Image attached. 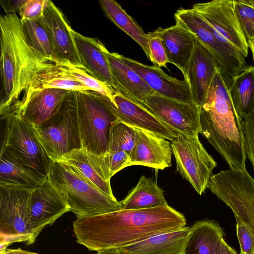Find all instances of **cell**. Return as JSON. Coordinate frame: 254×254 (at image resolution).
Instances as JSON below:
<instances>
[{"mask_svg":"<svg viewBox=\"0 0 254 254\" xmlns=\"http://www.w3.org/2000/svg\"><path fill=\"white\" fill-rule=\"evenodd\" d=\"M186 224L183 214L167 205L76 218L73 228L77 243L99 252L178 230Z\"/></svg>","mask_w":254,"mask_h":254,"instance_id":"obj_1","label":"cell"},{"mask_svg":"<svg viewBox=\"0 0 254 254\" xmlns=\"http://www.w3.org/2000/svg\"><path fill=\"white\" fill-rule=\"evenodd\" d=\"M0 115L3 118L20 100L38 72L57 63L41 55L27 41L17 14L1 15Z\"/></svg>","mask_w":254,"mask_h":254,"instance_id":"obj_2","label":"cell"},{"mask_svg":"<svg viewBox=\"0 0 254 254\" xmlns=\"http://www.w3.org/2000/svg\"><path fill=\"white\" fill-rule=\"evenodd\" d=\"M230 80L219 70L200 107V133L226 162L230 169H245L247 156L242 122L232 103Z\"/></svg>","mask_w":254,"mask_h":254,"instance_id":"obj_3","label":"cell"},{"mask_svg":"<svg viewBox=\"0 0 254 254\" xmlns=\"http://www.w3.org/2000/svg\"><path fill=\"white\" fill-rule=\"evenodd\" d=\"M62 191L76 218L93 216L122 209L120 201L99 189L74 166L54 162L49 175Z\"/></svg>","mask_w":254,"mask_h":254,"instance_id":"obj_4","label":"cell"},{"mask_svg":"<svg viewBox=\"0 0 254 254\" xmlns=\"http://www.w3.org/2000/svg\"><path fill=\"white\" fill-rule=\"evenodd\" d=\"M5 120L1 149L33 174L46 180L54 161L37 137L33 126L15 112Z\"/></svg>","mask_w":254,"mask_h":254,"instance_id":"obj_5","label":"cell"},{"mask_svg":"<svg viewBox=\"0 0 254 254\" xmlns=\"http://www.w3.org/2000/svg\"><path fill=\"white\" fill-rule=\"evenodd\" d=\"M33 127L37 137L54 162L61 161L65 154L81 148L77 91H69L59 111L41 125Z\"/></svg>","mask_w":254,"mask_h":254,"instance_id":"obj_6","label":"cell"},{"mask_svg":"<svg viewBox=\"0 0 254 254\" xmlns=\"http://www.w3.org/2000/svg\"><path fill=\"white\" fill-rule=\"evenodd\" d=\"M77 105L82 148L97 156L105 154L110 128L118 119L103 95L92 90L77 91Z\"/></svg>","mask_w":254,"mask_h":254,"instance_id":"obj_7","label":"cell"},{"mask_svg":"<svg viewBox=\"0 0 254 254\" xmlns=\"http://www.w3.org/2000/svg\"><path fill=\"white\" fill-rule=\"evenodd\" d=\"M33 189L0 185V251L12 243L35 241L30 225Z\"/></svg>","mask_w":254,"mask_h":254,"instance_id":"obj_8","label":"cell"},{"mask_svg":"<svg viewBox=\"0 0 254 254\" xmlns=\"http://www.w3.org/2000/svg\"><path fill=\"white\" fill-rule=\"evenodd\" d=\"M208 189L231 209L254 238V179L247 169H229L213 174Z\"/></svg>","mask_w":254,"mask_h":254,"instance_id":"obj_9","label":"cell"},{"mask_svg":"<svg viewBox=\"0 0 254 254\" xmlns=\"http://www.w3.org/2000/svg\"><path fill=\"white\" fill-rule=\"evenodd\" d=\"M171 146L177 171L201 195L208 189L217 163L200 141L198 135L178 133Z\"/></svg>","mask_w":254,"mask_h":254,"instance_id":"obj_10","label":"cell"},{"mask_svg":"<svg viewBox=\"0 0 254 254\" xmlns=\"http://www.w3.org/2000/svg\"><path fill=\"white\" fill-rule=\"evenodd\" d=\"M176 23L193 33L213 57L222 74L231 80L249 66L240 53L219 40L193 8H181L174 14Z\"/></svg>","mask_w":254,"mask_h":254,"instance_id":"obj_11","label":"cell"},{"mask_svg":"<svg viewBox=\"0 0 254 254\" xmlns=\"http://www.w3.org/2000/svg\"><path fill=\"white\" fill-rule=\"evenodd\" d=\"M193 8L220 41L242 54L249 53V44L237 17L234 0H213L194 3Z\"/></svg>","mask_w":254,"mask_h":254,"instance_id":"obj_12","label":"cell"},{"mask_svg":"<svg viewBox=\"0 0 254 254\" xmlns=\"http://www.w3.org/2000/svg\"><path fill=\"white\" fill-rule=\"evenodd\" d=\"M136 103L178 133L188 136L200 133V107L196 104L181 102L155 92L148 96L144 101Z\"/></svg>","mask_w":254,"mask_h":254,"instance_id":"obj_13","label":"cell"},{"mask_svg":"<svg viewBox=\"0 0 254 254\" xmlns=\"http://www.w3.org/2000/svg\"><path fill=\"white\" fill-rule=\"evenodd\" d=\"M68 211L70 207L64 195L49 175L32 192L30 225L34 240L45 227Z\"/></svg>","mask_w":254,"mask_h":254,"instance_id":"obj_14","label":"cell"},{"mask_svg":"<svg viewBox=\"0 0 254 254\" xmlns=\"http://www.w3.org/2000/svg\"><path fill=\"white\" fill-rule=\"evenodd\" d=\"M103 99L116 117L126 124L171 141L177 138L176 131L135 102L117 93L112 102L105 96Z\"/></svg>","mask_w":254,"mask_h":254,"instance_id":"obj_15","label":"cell"},{"mask_svg":"<svg viewBox=\"0 0 254 254\" xmlns=\"http://www.w3.org/2000/svg\"><path fill=\"white\" fill-rule=\"evenodd\" d=\"M68 92L52 88L28 90L8 113H17L32 126L38 127L59 111Z\"/></svg>","mask_w":254,"mask_h":254,"instance_id":"obj_16","label":"cell"},{"mask_svg":"<svg viewBox=\"0 0 254 254\" xmlns=\"http://www.w3.org/2000/svg\"><path fill=\"white\" fill-rule=\"evenodd\" d=\"M39 20L50 34L57 63L68 62L84 70L71 33L72 29L52 1L48 0L43 15Z\"/></svg>","mask_w":254,"mask_h":254,"instance_id":"obj_17","label":"cell"},{"mask_svg":"<svg viewBox=\"0 0 254 254\" xmlns=\"http://www.w3.org/2000/svg\"><path fill=\"white\" fill-rule=\"evenodd\" d=\"M120 57L154 92L181 102L195 104L186 78L181 80L168 75L159 66L144 64L120 54Z\"/></svg>","mask_w":254,"mask_h":254,"instance_id":"obj_18","label":"cell"},{"mask_svg":"<svg viewBox=\"0 0 254 254\" xmlns=\"http://www.w3.org/2000/svg\"><path fill=\"white\" fill-rule=\"evenodd\" d=\"M219 70L213 57L196 39L184 76L188 82L194 103L199 107L204 102L211 82Z\"/></svg>","mask_w":254,"mask_h":254,"instance_id":"obj_19","label":"cell"},{"mask_svg":"<svg viewBox=\"0 0 254 254\" xmlns=\"http://www.w3.org/2000/svg\"><path fill=\"white\" fill-rule=\"evenodd\" d=\"M132 127L135 139L129 155L130 166H144L159 170L170 167L172 154L171 143L145 130Z\"/></svg>","mask_w":254,"mask_h":254,"instance_id":"obj_20","label":"cell"},{"mask_svg":"<svg viewBox=\"0 0 254 254\" xmlns=\"http://www.w3.org/2000/svg\"><path fill=\"white\" fill-rule=\"evenodd\" d=\"M71 33L84 70L114 89L107 48L98 39L86 37L73 29Z\"/></svg>","mask_w":254,"mask_h":254,"instance_id":"obj_21","label":"cell"},{"mask_svg":"<svg viewBox=\"0 0 254 254\" xmlns=\"http://www.w3.org/2000/svg\"><path fill=\"white\" fill-rule=\"evenodd\" d=\"M191 227L156 235L117 249L121 254H184Z\"/></svg>","mask_w":254,"mask_h":254,"instance_id":"obj_22","label":"cell"},{"mask_svg":"<svg viewBox=\"0 0 254 254\" xmlns=\"http://www.w3.org/2000/svg\"><path fill=\"white\" fill-rule=\"evenodd\" d=\"M116 93L136 102H142L154 91L121 59L120 54L106 52Z\"/></svg>","mask_w":254,"mask_h":254,"instance_id":"obj_23","label":"cell"},{"mask_svg":"<svg viewBox=\"0 0 254 254\" xmlns=\"http://www.w3.org/2000/svg\"><path fill=\"white\" fill-rule=\"evenodd\" d=\"M168 63L176 66L183 75L196 42L195 35L178 24L157 28Z\"/></svg>","mask_w":254,"mask_h":254,"instance_id":"obj_24","label":"cell"},{"mask_svg":"<svg viewBox=\"0 0 254 254\" xmlns=\"http://www.w3.org/2000/svg\"><path fill=\"white\" fill-rule=\"evenodd\" d=\"M185 248L184 254H217L225 233L215 220L196 221Z\"/></svg>","mask_w":254,"mask_h":254,"instance_id":"obj_25","label":"cell"},{"mask_svg":"<svg viewBox=\"0 0 254 254\" xmlns=\"http://www.w3.org/2000/svg\"><path fill=\"white\" fill-rule=\"evenodd\" d=\"M122 209L133 210L168 205L164 191L152 179L141 176L137 185L120 201Z\"/></svg>","mask_w":254,"mask_h":254,"instance_id":"obj_26","label":"cell"},{"mask_svg":"<svg viewBox=\"0 0 254 254\" xmlns=\"http://www.w3.org/2000/svg\"><path fill=\"white\" fill-rule=\"evenodd\" d=\"M77 168L92 183L112 197L113 194L110 181L103 174L97 155L83 148L74 149L65 154L61 161Z\"/></svg>","mask_w":254,"mask_h":254,"instance_id":"obj_27","label":"cell"},{"mask_svg":"<svg viewBox=\"0 0 254 254\" xmlns=\"http://www.w3.org/2000/svg\"><path fill=\"white\" fill-rule=\"evenodd\" d=\"M229 93L242 124L244 117L254 107V66L249 65L231 80Z\"/></svg>","mask_w":254,"mask_h":254,"instance_id":"obj_28","label":"cell"},{"mask_svg":"<svg viewBox=\"0 0 254 254\" xmlns=\"http://www.w3.org/2000/svg\"><path fill=\"white\" fill-rule=\"evenodd\" d=\"M100 5L107 17L134 40L150 60L148 37L142 28L114 0H100Z\"/></svg>","mask_w":254,"mask_h":254,"instance_id":"obj_29","label":"cell"},{"mask_svg":"<svg viewBox=\"0 0 254 254\" xmlns=\"http://www.w3.org/2000/svg\"><path fill=\"white\" fill-rule=\"evenodd\" d=\"M45 180L25 168L1 149L0 185L33 189Z\"/></svg>","mask_w":254,"mask_h":254,"instance_id":"obj_30","label":"cell"},{"mask_svg":"<svg viewBox=\"0 0 254 254\" xmlns=\"http://www.w3.org/2000/svg\"><path fill=\"white\" fill-rule=\"evenodd\" d=\"M49 88L76 91L90 90L58 64L37 73L27 91Z\"/></svg>","mask_w":254,"mask_h":254,"instance_id":"obj_31","label":"cell"},{"mask_svg":"<svg viewBox=\"0 0 254 254\" xmlns=\"http://www.w3.org/2000/svg\"><path fill=\"white\" fill-rule=\"evenodd\" d=\"M21 21L29 45L41 55L56 62L52 39L44 25L39 20Z\"/></svg>","mask_w":254,"mask_h":254,"instance_id":"obj_32","label":"cell"},{"mask_svg":"<svg viewBox=\"0 0 254 254\" xmlns=\"http://www.w3.org/2000/svg\"><path fill=\"white\" fill-rule=\"evenodd\" d=\"M135 139L132 127L117 119L110 128L107 151H124L129 155L134 145Z\"/></svg>","mask_w":254,"mask_h":254,"instance_id":"obj_33","label":"cell"},{"mask_svg":"<svg viewBox=\"0 0 254 254\" xmlns=\"http://www.w3.org/2000/svg\"><path fill=\"white\" fill-rule=\"evenodd\" d=\"M57 64L90 90L105 96L112 101L113 97L116 92L111 86L99 80L85 70L77 67L68 62H61Z\"/></svg>","mask_w":254,"mask_h":254,"instance_id":"obj_34","label":"cell"},{"mask_svg":"<svg viewBox=\"0 0 254 254\" xmlns=\"http://www.w3.org/2000/svg\"><path fill=\"white\" fill-rule=\"evenodd\" d=\"M97 158L106 179L110 182L115 174L130 166L129 155L124 151H107Z\"/></svg>","mask_w":254,"mask_h":254,"instance_id":"obj_35","label":"cell"},{"mask_svg":"<svg viewBox=\"0 0 254 254\" xmlns=\"http://www.w3.org/2000/svg\"><path fill=\"white\" fill-rule=\"evenodd\" d=\"M237 17L248 43L254 39V7L248 0H234Z\"/></svg>","mask_w":254,"mask_h":254,"instance_id":"obj_36","label":"cell"},{"mask_svg":"<svg viewBox=\"0 0 254 254\" xmlns=\"http://www.w3.org/2000/svg\"><path fill=\"white\" fill-rule=\"evenodd\" d=\"M147 35L150 53V60L154 66L166 67L168 63V59L158 31L156 30Z\"/></svg>","mask_w":254,"mask_h":254,"instance_id":"obj_37","label":"cell"},{"mask_svg":"<svg viewBox=\"0 0 254 254\" xmlns=\"http://www.w3.org/2000/svg\"><path fill=\"white\" fill-rule=\"evenodd\" d=\"M242 128L247 158L251 163L254 171V107L244 117Z\"/></svg>","mask_w":254,"mask_h":254,"instance_id":"obj_38","label":"cell"},{"mask_svg":"<svg viewBox=\"0 0 254 254\" xmlns=\"http://www.w3.org/2000/svg\"><path fill=\"white\" fill-rule=\"evenodd\" d=\"M48 0H26L19 13L21 20H36L43 16Z\"/></svg>","mask_w":254,"mask_h":254,"instance_id":"obj_39","label":"cell"},{"mask_svg":"<svg viewBox=\"0 0 254 254\" xmlns=\"http://www.w3.org/2000/svg\"><path fill=\"white\" fill-rule=\"evenodd\" d=\"M236 233L240 246V254H254V238L246 225L238 218Z\"/></svg>","mask_w":254,"mask_h":254,"instance_id":"obj_40","label":"cell"},{"mask_svg":"<svg viewBox=\"0 0 254 254\" xmlns=\"http://www.w3.org/2000/svg\"><path fill=\"white\" fill-rule=\"evenodd\" d=\"M26 0H0V4L5 11V14H17Z\"/></svg>","mask_w":254,"mask_h":254,"instance_id":"obj_41","label":"cell"},{"mask_svg":"<svg viewBox=\"0 0 254 254\" xmlns=\"http://www.w3.org/2000/svg\"><path fill=\"white\" fill-rule=\"evenodd\" d=\"M217 254H237L236 251L230 246L223 239L220 243Z\"/></svg>","mask_w":254,"mask_h":254,"instance_id":"obj_42","label":"cell"},{"mask_svg":"<svg viewBox=\"0 0 254 254\" xmlns=\"http://www.w3.org/2000/svg\"><path fill=\"white\" fill-rule=\"evenodd\" d=\"M0 254H38L36 253L23 250L20 249H5L1 251Z\"/></svg>","mask_w":254,"mask_h":254,"instance_id":"obj_43","label":"cell"},{"mask_svg":"<svg viewBox=\"0 0 254 254\" xmlns=\"http://www.w3.org/2000/svg\"><path fill=\"white\" fill-rule=\"evenodd\" d=\"M249 47L250 49L252 55V58L254 61V39L248 42Z\"/></svg>","mask_w":254,"mask_h":254,"instance_id":"obj_44","label":"cell"},{"mask_svg":"<svg viewBox=\"0 0 254 254\" xmlns=\"http://www.w3.org/2000/svg\"><path fill=\"white\" fill-rule=\"evenodd\" d=\"M111 250H108L104 251H101L99 252H97V254H110Z\"/></svg>","mask_w":254,"mask_h":254,"instance_id":"obj_45","label":"cell"},{"mask_svg":"<svg viewBox=\"0 0 254 254\" xmlns=\"http://www.w3.org/2000/svg\"><path fill=\"white\" fill-rule=\"evenodd\" d=\"M110 254H121L117 249H111Z\"/></svg>","mask_w":254,"mask_h":254,"instance_id":"obj_46","label":"cell"},{"mask_svg":"<svg viewBox=\"0 0 254 254\" xmlns=\"http://www.w3.org/2000/svg\"><path fill=\"white\" fill-rule=\"evenodd\" d=\"M248 1L254 7V0H248Z\"/></svg>","mask_w":254,"mask_h":254,"instance_id":"obj_47","label":"cell"}]
</instances>
